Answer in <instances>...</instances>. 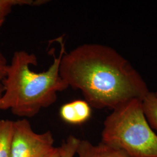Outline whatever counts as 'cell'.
Segmentation results:
<instances>
[{
	"label": "cell",
	"instance_id": "obj_8",
	"mask_svg": "<svg viewBox=\"0 0 157 157\" xmlns=\"http://www.w3.org/2000/svg\"><path fill=\"white\" fill-rule=\"evenodd\" d=\"M143 112L152 129L157 130V91H149L141 100Z\"/></svg>",
	"mask_w": 157,
	"mask_h": 157
},
{
	"label": "cell",
	"instance_id": "obj_4",
	"mask_svg": "<svg viewBox=\"0 0 157 157\" xmlns=\"http://www.w3.org/2000/svg\"><path fill=\"white\" fill-rule=\"evenodd\" d=\"M54 144L50 130L37 133L26 118L14 121L11 157H48L56 148Z\"/></svg>",
	"mask_w": 157,
	"mask_h": 157
},
{
	"label": "cell",
	"instance_id": "obj_6",
	"mask_svg": "<svg viewBox=\"0 0 157 157\" xmlns=\"http://www.w3.org/2000/svg\"><path fill=\"white\" fill-rule=\"evenodd\" d=\"M76 154L78 157H129L124 152L102 142L98 144L85 140H80Z\"/></svg>",
	"mask_w": 157,
	"mask_h": 157
},
{
	"label": "cell",
	"instance_id": "obj_2",
	"mask_svg": "<svg viewBox=\"0 0 157 157\" xmlns=\"http://www.w3.org/2000/svg\"><path fill=\"white\" fill-rule=\"evenodd\" d=\"M61 50L46 71L36 72L31 69L37 66L34 53L17 51L6 68L3 82L4 93L0 98V110H10L17 117L32 118L43 109L50 107L57 99V93L67 90V83L59 74L62 55L65 51L63 36L59 39Z\"/></svg>",
	"mask_w": 157,
	"mask_h": 157
},
{
	"label": "cell",
	"instance_id": "obj_1",
	"mask_svg": "<svg viewBox=\"0 0 157 157\" xmlns=\"http://www.w3.org/2000/svg\"><path fill=\"white\" fill-rule=\"evenodd\" d=\"M59 74L69 87L80 90L84 100L98 109H113L149 91L132 64L111 47L101 44L78 45L62 55Z\"/></svg>",
	"mask_w": 157,
	"mask_h": 157
},
{
	"label": "cell",
	"instance_id": "obj_11",
	"mask_svg": "<svg viewBox=\"0 0 157 157\" xmlns=\"http://www.w3.org/2000/svg\"><path fill=\"white\" fill-rule=\"evenodd\" d=\"M8 63L6 56L0 50V98L4 93V84L3 82L5 78L6 72V68Z\"/></svg>",
	"mask_w": 157,
	"mask_h": 157
},
{
	"label": "cell",
	"instance_id": "obj_10",
	"mask_svg": "<svg viewBox=\"0 0 157 157\" xmlns=\"http://www.w3.org/2000/svg\"><path fill=\"white\" fill-rule=\"evenodd\" d=\"M80 140L73 135L69 136L59 147L61 157H74L76 154Z\"/></svg>",
	"mask_w": 157,
	"mask_h": 157
},
{
	"label": "cell",
	"instance_id": "obj_5",
	"mask_svg": "<svg viewBox=\"0 0 157 157\" xmlns=\"http://www.w3.org/2000/svg\"><path fill=\"white\" fill-rule=\"evenodd\" d=\"M59 117L67 124L80 125L88 121L92 115V107L86 101L76 100L62 105Z\"/></svg>",
	"mask_w": 157,
	"mask_h": 157
},
{
	"label": "cell",
	"instance_id": "obj_3",
	"mask_svg": "<svg viewBox=\"0 0 157 157\" xmlns=\"http://www.w3.org/2000/svg\"><path fill=\"white\" fill-rule=\"evenodd\" d=\"M101 141L129 157H157V135L146 119L140 99L112 109L104 122Z\"/></svg>",
	"mask_w": 157,
	"mask_h": 157
},
{
	"label": "cell",
	"instance_id": "obj_9",
	"mask_svg": "<svg viewBox=\"0 0 157 157\" xmlns=\"http://www.w3.org/2000/svg\"><path fill=\"white\" fill-rule=\"evenodd\" d=\"M48 2L45 0H0V17L6 18L16 6H39Z\"/></svg>",
	"mask_w": 157,
	"mask_h": 157
},
{
	"label": "cell",
	"instance_id": "obj_13",
	"mask_svg": "<svg viewBox=\"0 0 157 157\" xmlns=\"http://www.w3.org/2000/svg\"><path fill=\"white\" fill-rule=\"evenodd\" d=\"M6 18L4 17H0V29L2 27L4 23L5 22Z\"/></svg>",
	"mask_w": 157,
	"mask_h": 157
},
{
	"label": "cell",
	"instance_id": "obj_7",
	"mask_svg": "<svg viewBox=\"0 0 157 157\" xmlns=\"http://www.w3.org/2000/svg\"><path fill=\"white\" fill-rule=\"evenodd\" d=\"M13 122L8 119H0V157H11Z\"/></svg>",
	"mask_w": 157,
	"mask_h": 157
},
{
	"label": "cell",
	"instance_id": "obj_12",
	"mask_svg": "<svg viewBox=\"0 0 157 157\" xmlns=\"http://www.w3.org/2000/svg\"><path fill=\"white\" fill-rule=\"evenodd\" d=\"M48 157H61L59 147H56L55 150Z\"/></svg>",
	"mask_w": 157,
	"mask_h": 157
}]
</instances>
